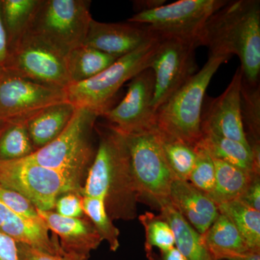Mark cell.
<instances>
[{"label": "cell", "mask_w": 260, "mask_h": 260, "mask_svg": "<svg viewBox=\"0 0 260 260\" xmlns=\"http://www.w3.org/2000/svg\"><path fill=\"white\" fill-rule=\"evenodd\" d=\"M97 131L99 145L81 194L104 200L113 220H133L138 198L125 137L110 124Z\"/></svg>", "instance_id": "1"}, {"label": "cell", "mask_w": 260, "mask_h": 260, "mask_svg": "<svg viewBox=\"0 0 260 260\" xmlns=\"http://www.w3.org/2000/svg\"><path fill=\"white\" fill-rule=\"evenodd\" d=\"M209 55L239 56L243 81L259 85L260 73V2L234 0L215 12L207 20L198 38Z\"/></svg>", "instance_id": "2"}, {"label": "cell", "mask_w": 260, "mask_h": 260, "mask_svg": "<svg viewBox=\"0 0 260 260\" xmlns=\"http://www.w3.org/2000/svg\"><path fill=\"white\" fill-rule=\"evenodd\" d=\"M225 56L209 55L198 73L168 99L155 112L159 131L195 147L201 138V116L207 88Z\"/></svg>", "instance_id": "3"}, {"label": "cell", "mask_w": 260, "mask_h": 260, "mask_svg": "<svg viewBox=\"0 0 260 260\" xmlns=\"http://www.w3.org/2000/svg\"><path fill=\"white\" fill-rule=\"evenodd\" d=\"M160 38L154 36L136 50L117 59L111 66L81 83L65 89L67 99L76 109H87L102 116L112 108L114 97L126 82L150 68Z\"/></svg>", "instance_id": "4"}, {"label": "cell", "mask_w": 260, "mask_h": 260, "mask_svg": "<svg viewBox=\"0 0 260 260\" xmlns=\"http://www.w3.org/2000/svg\"><path fill=\"white\" fill-rule=\"evenodd\" d=\"M123 135L129 148L138 202L160 210L170 203L171 187L177 179L164 156L158 128Z\"/></svg>", "instance_id": "5"}, {"label": "cell", "mask_w": 260, "mask_h": 260, "mask_svg": "<svg viewBox=\"0 0 260 260\" xmlns=\"http://www.w3.org/2000/svg\"><path fill=\"white\" fill-rule=\"evenodd\" d=\"M88 0H42L27 34L64 56L83 45L93 20Z\"/></svg>", "instance_id": "6"}, {"label": "cell", "mask_w": 260, "mask_h": 260, "mask_svg": "<svg viewBox=\"0 0 260 260\" xmlns=\"http://www.w3.org/2000/svg\"><path fill=\"white\" fill-rule=\"evenodd\" d=\"M85 180L26 159L0 161V184L23 195L41 210H54L56 199L64 193L81 192Z\"/></svg>", "instance_id": "7"}, {"label": "cell", "mask_w": 260, "mask_h": 260, "mask_svg": "<svg viewBox=\"0 0 260 260\" xmlns=\"http://www.w3.org/2000/svg\"><path fill=\"white\" fill-rule=\"evenodd\" d=\"M99 116L89 109H76L69 124L54 141L24 159L85 179L96 150L92 134Z\"/></svg>", "instance_id": "8"}, {"label": "cell", "mask_w": 260, "mask_h": 260, "mask_svg": "<svg viewBox=\"0 0 260 260\" xmlns=\"http://www.w3.org/2000/svg\"><path fill=\"white\" fill-rule=\"evenodd\" d=\"M227 3V0H180L137 13L128 23L144 25L159 38H181L198 42L207 20Z\"/></svg>", "instance_id": "9"}, {"label": "cell", "mask_w": 260, "mask_h": 260, "mask_svg": "<svg viewBox=\"0 0 260 260\" xmlns=\"http://www.w3.org/2000/svg\"><path fill=\"white\" fill-rule=\"evenodd\" d=\"M198 47L194 39L160 38L149 68L155 76L154 112L196 73L195 51Z\"/></svg>", "instance_id": "10"}, {"label": "cell", "mask_w": 260, "mask_h": 260, "mask_svg": "<svg viewBox=\"0 0 260 260\" xmlns=\"http://www.w3.org/2000/svg\"><path fill=\"white\" fill-rule=\"evenodd\" d=\"M5 69L54 88L70 85L67 56L28 34L10 49Z\"/></svg>", "instance_id": "11"}, {"label": "cell", "mask_w": 260, "mask_h": 260, "mask_svg": "<svg viewBox=\"0 0 260 260\" xmlns=\"http://www.w3.org/2000/svg\"><path fill=\"white\" fill-rule=\"evenodd\" d=\"M68 101L64 89L37 83L0 70V119L5 121L28 120L52 104Z\"/></svg>", "instance_id": "12"}, {"label": "cell", "mask_w": 260, "mask_h": 260, "mask_svg": "<svg viewBox=\"0 0 260 260\" xmlns=\"http://www.w3.org/2000/svg\"><path fill=\"white\" fill-rule=\"evenodd\" d=\"M155 76L150 68L131 80L125 96L102 116L122 134H132L156 126L153 109Z\"/></svg>", "instance_id": "13"}, {"label": "cell", "mask_w": 260, "mask_h": 260, "mask_svg": "<svg viewBox=\"0 0 260 260\" xmlns=\"http://www.w3.org/2000/svg\"><path fill=\"white\" fill-rule=\"evenodd\" d=\"M243 74L238 68L232 81L220 96L210 99L202 110L201 132L211 133L239 142L251 149L243 126L241 89Z\"/></svg>", "instance_id": "14"}, {"label": "cell", "mask_w": 260, "mask_h": 260, "mask_svg": "<svg viewBox=\"0 0 260 260\" xmlns=\"http://www.w3.org/2000/svg\"><path fill=\"white\" fill-rule=\"evenodd\" d=\"M154 36L144 25L101 23L93 19L83 45L119 58L136 50Z\"/></svg>", "instance_id": "15"}, {"label": "cell", "mask_w": 260, "mask_h": 260, "mask_svg": "<svg viewBox=\"0 0 260 260\" xmlns=\"http://www.w3.org/2000/svg\"><path fill=\"white\" fill-rule=\"evenodd\" d=\"M38 215L59 239L61 249L68 254L88 257L103 242L88 217L73 218L61 216L54 210L37 209Z\"/></svg>", "instance_id": "16"}, {"label": "cell", "mask_w": 260, "mask_h": 260, "mask_svg": "<svg viewBox=\"0 0 260 260\" xmlns=\"http://www.w3.org/2000/svg\"><path fill=\"white\" fill-rule=\"evenodd\" d=\"M169 201L202 235H204L220 215L218 205L188 181L175 179L173 181Z\"/></svg>", "instance_id": "17"}, {"label": "cell", "mask_w": 260, "mask_h": 260, "mask_svg": "<svg viewBox=\"0 0 260 260\" xmlns=\"http://www.w3.org/2000/svg\"><path fill=\"white\" fill-rule=\"evenodd\" d=\"M42 219L22 216L15 213L0 200V232L11 237L17 243L26 244L51 254H64L59 239L50 237Z\"/></svg>", "instance_id": "18"}, {"label": "cell", "mask_w": 260, "mask_h": 260, "mask_svg": "<svg viewBox=\"0 0 260 260\" xmlns=\"http://www.w3.org/2000/svg\"><path fill=\"white\" fill-rule=\"evenodd\" d=\"M75 110L71 103L65 101L44 108L29 118L26 125L35 151L54 141L64 131Z\"/></svg>", "instance_id": "19"}, {"label": "cell", "mask_w": 260, "mask_h": 260, "mask_svg": "<svg viewBox=\"0 0 260 260\" xmlns=\"http://www.w3.org/2000/svg\"><path fill=\"white\" fill-rule=\"evenodd\" d=\"M195 147L205 150L211 158L259 175V158L253 154L251 149L239 142L211 133H202L201 138Z\"/></svg>", "instance_id": "20"}, {"label": "cell", "mask_w": 260, "mask_h": 260, "mask_svg": "<svg viewBox=\"0 0 260 260\" xmlns=\"http://www.w3.org/2000/svg\"><path fill=\"white\" fill-rule=\"evenodd\" d=\"M203 237L214 260H234L251 251L230 219L222 213Z\"/></svg>", "instance_id": "21"}, {"label": "cell", "mask_w": 260, "mask_h": 260, "mask_svg": "<svg viewBox=\"0 0 260 260\" xmlns=\"http://www.w3.org/2000/svg\"><path fill=\"white\" fill-rule=\"evenodd\" d=\"M160 216L172 228L175 247L186 260H214L205 245L204 237L191 226L171 203L160 210Z\"/></svg>", "instance_id": "22"}, {"label": "cell", "mask_w": 260, "mask_h": 260, "mask_svg": "<svg viewBox=\"0 0 260 260\" xmlns=\"http://www.w3.org/2000/svg\"><path fill=\"white\" fill-rule=\"evenodd\" d=\"M42 0H0V15L8 51L26 35Z\"/></svg>", "instance_id": "23"}, {"label": "cell", "mask_w": 260, "mask_h": 260, "mask_svg": "<svg viewBox=\"0 0 260 260\" xmlns=\"http://www.w3.org/2000/svg\"><path fill=\"white\" fill-rule=\"evenodd\" d=\"M213 159L215 181L213 192L209 197L217 205L240 199L254 179L259 177L222 160Z\"/></svg>", "instance_id": "24"}, {"label": "cell", "mask_w": 260, "mask_h": 260, "mask_svg": "<svg viewBox=\"0 0 260 260\" xmlns=\"http://www.w3.org/2000/svg\"><path fill=\"white\" fill-rule=\"evenodd\" d=\"M117 57L87 46L70 51L67 56L70 85L91 79L111 66Z\"/></svg>", "instance_id": "25"}, {"label": "cell", "mask_w": 260, "mask_h": 260, "mask_svg": "<svg viewBox=\"0 0 260 260\" xmlns=\"http://www.w3.org/2000/svg\"><path fill=\"white\" fill-rule=\"evenodd\" d=\"M219 212L230 219L251 251H260V212L239 200L218 205Z\"/></svg>", "instance_id": "26"}, {"label": "cell", "mask_w": 260, "mask_h": 260, "mask_svg": "<svg viewBox=\"0 0 260 260\" xmlns=\"http://www.w3.org/2000/svg\"><path fill=\"white\" fill-rule=\"evenodd\" d=\"M34 152L26 121H6L0 132V161L21 160Z\"/></svg>", "instance_id": "27"}, {"label": "cell", "mask_w": 260, "mask_h": 260, "mask_svg": "<svg viewBox=\"0 0 260 260\" xmlns=\"http://www.w3.org/2000/svg\"><path fill=\"white\" fill-rule=\"evenodd\" d=\"M241 109L246 140L256 157L260 155V90L259 85H251L242 81Z\"/></svg>", "instance_id": "28"}, {"label": "cell", "mask_w": 260, "mask_h": 260, "mask_svg": "<svg viewBox=\"0 0 260 260\" xmlns=\"http://www.w3.org/2000/svg\"><path fill=\"white\" fill-rule=\"evenodd\" d=\"M159 133L164 156L176 179L189 180L198 156L196 149L160 131Z\"/></svg>", "instance_id": "29"}, {"label": "cell", "mask_w": 260, "mask_h": 260, "mask_svg": "<svg viewBox=\"0 0 260 260\" xmlns=\"http://www.w3.org/2000/svg\"><path fill=\"white\" fill-rule=\"evenodd\" d=\"M83 209L85 216L90 219L103 241L109 244L111 251L119 249V233L113 223V220L108 215L104 200L100 198L83 196Z\"/></svg>", "instance_id": "30"}, {"label": "cell", "mask_w": 260, "mask_h": 260, "mask_svg": "<svg viewBox=\"0 0 260 260\" xmlns=\"http://www.w3.org/2000/svg\"><path fill=\"white\" fill-rule=\"evenodd\" d=\"M139 220L145 229V249L148 256L153 247L158 248L160 252L175 247V238L172 228L160 215L147 212L140 215Z\"/></svg>", "instance_id": "31"}, {"label": "cell", "mask_w": 260, "mask_h": 260, "mask_svg": "<svg viewBox=\"0 0 260 260\" xmlns=\"http://www.w3.org/2000/svg\"><path fill=\"white\" fill-rule=\"evenodd\" d=\"M194 148L198 156L188 181L197 189L210 196L213 192L215 181L213 159L205 150L197 147Z\"/></svg>", "instance_id": "32"}, {"label": "cell", "mask_w": 260, "mask_h": 260, "mask_svg": "<svg viewBox=\"0 0 260 260\" xmlns=\"http://www.w3.org/2000/svg\"><path fill=\"white\" fill-rule=\"evenodd\" d=\"M0 200L15 213L26 218L40 220L37 208L30 200L18 191L8 189L0 184Z\"/></svg>", "instance_id": "33"}, {"label": "cell", "mask_w": 260, "mask_h": 260, "mask_svg": "<svg viewBox=\"0 0 260 260\" xmlns=\"http://www.w3.org/2000/svg\"><path fill=\"white\" fill-rule=\"evenodd\" d=\"M82 201L83 195L80 191H68L56 199L54 211L67 218H83L85 215Z\"/></svg>", "instance_id": "34"}, {"label": "cell", "mask_w": 260, "mask_h": 260, "mask_svg": "<svg viewBox=\"0 0 260 260\" xmlns=\"http://www.w3.org/2000/svg\"><path fill=\"white\" fill-rule=\"evenodd\" d=\"M20 260H88V257L64 253L62 255L51 254L26 244L17 243Z\"/></svg>", "instance_id": "35"}, {"label": "cell", "mask_w": 260, "mask_h": 260, "mask_svg": "<svg viewBox=\"0 0 260 260\" xmlns=\"http://www.w3.org/2000/svg\"><path fill=\"white\" fill-rule=\"evenodd\" d=\"M244 204L260 212V181L256 177L239 199Z\"/></svg>", "instance_id": "36"}, {"label": "cell", "mask_w": 260, "mask_h": 260, "mask_svg": "<svg viewBox=\"0 0 260 260\" xmlns=\"http://www.w3.org/2000/svg\"><path fill=\"white\" fill-rule=\"evenodd\" d=\"M0 260H20L17 242L0 232Z\"/></svg>", "instance_id": "37"}, {"label": "cell", "mask_w": 260, "mask_h": 260, "mask_svg": "<svg viewBox=\"0 0 260 260\" xmlns=\"http://www.w3.org/2000/svg\"><path fill=\"white\" fill-rule=\"evenodd\" d=\"M8 45L7 41L6 34L3 28L2 22L1 15H0V70L5 69L7 60L8 57Z\"/></svg>", "instance_id": "38"}, {"label": "cell", "mask_w": 260, "mask_h": 260, "mask_svg": "<svg viewBox=\"0 0 260 260\" xmlns=\"http://www.w3.org/2000/svg\"><path fill=\"white\" fill-rule=\"evenodd\" d=\"M166 1L162 0H146V1H137L135 2V5L137 6V8L138 9V13L141 11H145V10H149L154 9V8H158V7L164 5Z\"/></svg>", "instance_id": "39"}, {"label": "cell", "mask_w": 260, "mask_h": 260, "mask_svg": "<svg viewBox=\"0 0 260 260\" xmlns=\"http://www.w3.org/2000/svg\"><path fill=\"white\" fill-rule=\"evenodd\" d=\"M160 260H186L184 256L174 247L169 250L160 252Z\"/></svg>", "instance_id": "40"}, {"label": "cell", "mask_w": 260, "mask_h": 260, "mask_svg": "<svg viewBox=\"0 0 260 260\" xmlns=\"http://www.w3.org/2000/svg\"><path fill=\"white\" fill-rule=\"evenodd\" d=\"M234 260H260V251H250Z\"/></svg>", "instance_id": "41"}, {"label": "cell", "mask_w": 260, "mask_h": 260, "mask_svg": "<svg viewBox=\"0 0 260 260\" xmlns=\"http://www.w3.org/2000/svg\"><path fill=\"white\" fill-rule=\"evenodd\" d=\"M5 124H6V121L1 120L0 119V132L2 131V129H3V127H4Z\"/></svg>", "instance_id": "42"}]
</instances>
